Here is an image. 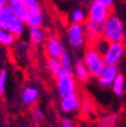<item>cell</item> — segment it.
Wrapping results in <instances>:
<instances>
[{
	"mask_svg": "<svg viewBox=\"0 0 126 127\" xmlns=\"http://www.w3.org/2000/svg\"><path fill=\"white\" fill-rule=\"evenodd\" d=\"M93 1L103 4L104 6L108 7V8H111L113 6V3H114V0H93Z\"/></svg>",
	"mask_w": 126,
	"mask_h": 127,
	"instance_id": "obj_29",
	"label": "cell"
},
{
	"mask_svg": "<svg viewBox=\"0 0 126 127\" xmlns=\"http://www.w3.org/2000/svg\"><path fill=\"white\" fill-rule=\"evenodd\" d=\"M118 121V116L115 113H107L98 118V127H114Z\"/></svg>",
	"mask_w": 126,
	"mask_h": 127,
	"instance_id": "obj_17",
	"label": "cell"
},
{
	"mask_svg": "<svg viewBox=\"0 0 126 127\" xmlns=\"http://www.w3.org/2000/svg\"><path fill=\"white\" fill-rule=\"evenodd\" d=\"M85 26V32L86 38L89 45L95 42L98 38L102 37V31H103V23H97L91 20H86L84 22Z\"/></svg>",
	"mask_w": 126,
	"mask_h": 127,
	"instance_id": "obj_9",
	"label": "cell"
},
{
	"mask_svg": "<svg viewBox=\"0 0 126 127\" xmlns=\"http://www.w3.org/2000/svg\"><path fill=\"white\" fill-rule=\"evenodd\" d=\"M111 87H112L113 92L116 95H121L123 93V90H124V78H123L122 75L119 74L116 77V79L114 80V82L112 83Z\"/></svg>",
	"mask_w": 126,
	"mask_h": 127,
	"instance_id": "obj_24",
	"label": "cell"
},
{
	"mask_svg": "<svg viewBox=\"0 0 126 127\" xmlns=\"http://www.w3.org/2000/svg\"><path fill=\"white\" fill-rule=\"evenodd\" d=\"M0 27L17 38L23 34L25 24L15 16L10 5L6 4L0 7Z\"/></svg>",
	"mask_w": 126,
	"mask_h": 127,
	"instance_id": "obj_1",
	"label": "cell"
},
{
	"mask_svg": "<svg viewBox=\"0 0 126 127\" xmlns=\"http://www.w3.org/2000/svg\"><path fill=\"white\" fill-rule=\"evenodd\" d=\"M28 39L29 43L33 46H37L42 44L45 39V32L42 27H31L28 29Z\"/></svg>",
	"mask_w": 126,
	"mask_h": 127,
	"instance_id": "obj_13",
	"label": "cell"
},
{
	"mask_svg": "<svg viewBox=\"0 0 126 127\" xmlns=\"http://www.w3.org/2000/svg\"><path fill=\"white\" fill-rule=\"evenodd\" d=\"M67 37L69 44L74 50H82L87 43L84 23H73L68 26Z\"/></svg>",
	"mask_w": 126,
	"mask_h": 127,
	"instance_id": "obj_5",
	"label": "cell"
},
{
	"mask_svg": "<svg viewBox=\"0 0 126 127\" xmlns=\"http://www.w3.org/2000/svg\"><path fill=\"white\" fill-rule=\"evenodd\" d=\"M61 1H66V0H61Z\"/></svg>",
	"mask_w": 126,
	"mask_h": 127,
	"instance_id": "obj_33",
	"label": "cell"
},
{
	"mask_svg": "<svg viewBox=\"0 0 126 127\" xmlns=\"http://www.w3.org/2000/svg\"><path fill=\"white\" fill-rule=\"evenodd\" d=\"M80 110H81L82 115L84 117H86V118H92L94 115H95V108H94V104L88 98H85V99L82 100Z\"/></svg>",
	"mask_w": 126,
	"mask_h": 127,
	"instance_id": "obj_18",
	"label": "cell"
},
{
	"mask_svg": "<svg viewBox=\"0 0 126 127\" xmlns=\"http://www.w3.org/2000/svg\"><path fill=\"white\" fill-rule=\"evenodd\" d=\"M57 88L58 92L61 98H64L70 95L76 94L78 85L77 81L74 77L73 71H68V70H63L57 77Z\"/></svg>",
	"mask_w": 126,
	"mask_h": 127,
	"instance_id": "obj_4",
	"label": "cell"
},
{
	"mask_svg": "<svg viewBox=\"0 0 126 127\" xmlns=\"http://www.w3.org/2000/svg\"><path fill=\"white\" fill-rule=\"evenodd\" d=\"M109 43H110V42H108L106 39H104L103 37H100V38H98L94 43H92L91 46H92L95 51H97L100 55L104 56V55L106 54L107 50H108Z\"/></svg>",
	"mask_w": 126,
	"mask_h": 127,
	"instance_id": "obj_22",
	"label": "cell"
},
{
	"mask_svg": "<svg viewBox=\"0 0 126 127\" xmlns=\"http://www.w3.org/2000/svg\"><path fill=\"white\" fill-rule=\"evenodd\" d=\"M126 53V44L124 41L109 43L108 50L103 56L106 65H117Z\"/></svg>",
	"mask_w": 126,
	"mask_h": 127,
	"instance_id": "obj_6",
	"label": "cell"
},
{
	"mask_svg": "<svg viewBox=\"0 0 126 127\" xmlns=\"http://www.w3.org/2000/svg\"><path fill=\"white\" fill-rule=\"evenodd\" d=\"M59 61L61 63V66L63 70H68V71H73V60L71 57V54L69 53L68 50H65L59 58Z\"/></svg>",
	"mask_w": 126,
	"mask_h": 127,
	"instance_id": "obj_19",
	"label": "cell"
},
{
	"mask_svg": "<svg viewBox=\"0 0 126 127\" xmlns=\"http://www.w3.org/2000/svg\"><path fill=\"white\" fill-rule=\"evenodd\" d=\"M62 127H77L76 126V123L69 117H64L62 118Z\"/></svg>",
	"mask_w": 126,
	"mask_h": 127,
	"instance_id": "obj_28",
	"label": "cell"
},
{
	"mask_svg": "<svg viewBox=\"0 0 126 127\" xmlns=\"http://www.w3.org/2000/svg\"><path fill=\"white\" fill-rule=\"evenodd\" d=\"M43 13L41 9L39 10H34V11H29L27 16L25 18L24 24L28 26V28L31 27H41L43 23Z\"/></svg>",
	"mask_w": 126,
	"mask_h": 127,
	"instance_id": "obj_14",
	"label": "cell"
},
{
	"mask_svg": "<svg viewBox=\"0 0 126 127\" xmlns=\"http://www.w3.org/2000/svg\"><path fill=\"white\" fill-rule=\"evenodd\" d=\"M16 0H7V3L8 4H11V3H13V2H15Z\"/></svg>",
	"mask_w": 126,
	"mask_h": 127,
	"instance_id": "obj_31",
	"label": "cell"
},
{
	"mask_svg": "<svg viewBox=\"0 0 126 127\" xmlns=\"http://www.w3.org/2000/svg\"><path fill=\"white\" fill-rule=\"evenodd\" d=\"M2 93H3V92L1 91V89H0V96H1V95H2Z\"/></svg>",
	"mask_w": 126,
	"mask_h": 127,
	"instance_id": "obj_32",
	"label": "cell"
},
{
	"mask_svg": "<svg viewBox=\"0 0 126 127\" xmlns=\"http://www.w3.org/2000/svg\"><path fill=\"white\" fill-rule=\"evenodd\" d=\"M44 50L49 58L59 59L66 49L64 46V43H63V40L58 35L54 34L46 37Z\"/></svg>",
	"mask_w": 126,
	"mask_h": 127,
	"instance_id": "obj_8",
	"label": "cell"
},
{
	"mask_svg": "<svg viewBox=\"0 0 126 127\" xmlns=\"http://www.w3.org/2000/svg\"><path fill=\"white\" fill-rule=\"evenodd\" d=\"M119 75L118 68L116 65H106L102 74L98 78V82L101 87L107 88L109 86H111L116 77Z\"/></svg>",
	"mask_w": 126,
	"mask_h": 127,
	"instance_id": "obj_11",
	"label": "cell"
},
{
	"mask_svg": "<svg viewBox=\"0 0 126 127\" xmlns=\"http://www.w3.org/2000/svg\"><path fill=\"white\" fill-rule=\"evenodd\" d=\"M102 37L108 42H118L124 41L125 38V28L119 17L114 14H110V16L103 23Z\"/></svg>",
	"mask_w": 126,
	"mask_h": 127,
	"instance_id": "obj_2",
	"label": "cell"
},
{
	"mask_svg": "<svg viewBox=\"0 0 126 127\" xmlns=\"http://www.w3.org/2000/svg\"><path fill=\"white\" fill-rule=\"evenodd\" d=\"M15 40H16V37L14 35L0 27V44L10 46L15 42Z\"/></svg>",
	"mask_w": 126,
	"mask_h": 127,
	"instance_id": "obj_21",
	"label": "cell"
},
{
	"mask_svg": "<svg viewBox=\"0 0 126 127\" xmlns=\"http://www.w3.org/2000/svg\"><path fill=\"white\" fill-rule=\"evenodd\" d=\"M31 115H32V118L36 123H41L44 120V115L42 113V111L38 108L32 109V111H31Z\"/></svg>",
	"mask_w": 126,
	"mask_h": 127,
	"instance_id": "obj_26",
	"label": "cell"
},
{
	"mask_svg": "<svg viewBox=\"0 0 126 127\" xmlns=\"http://www.w3.org/2000/svg\"><path fill=\"white\" fill-rule=\"evenodd\" d=\"M81 98L76 93L70 96L61 98V109L65 113H75L81 108Z\"/></svg>",
	"mask_w": 126,
	"mask_h": 127,
	"instance_id": "obj_10",
	"label": "cell"
},
{
	"mask_svg": "<svg viewBox=\"0 0 126 127\" xmlns=\"http://www.w3.org/2000/svg\"><path fill=\"white\" fill-rule=\"evenodd\" d=\"M6 82H7V72L6 70H2L0 71V89H1L2 92L5 91Z\"/></svg>",
	"mask_w": 126,
	"mask_h": 127,
	"instance_id": "obj_27",
	"label": "cell"
},
{
	"mask_svg": "<svg viewBox=\"0 0 126 127\" xmlns=\"http://www.w3.org/2000/svg\"><path fill=\"white\" fill-rule=\"evenodd\" d=\"M46 66H48L49 71L51 72V74L54 77H57L63 71V68L61 66V63H60L59 59L49 58L48 61H46Z\"/></svg>",
	"mask_w": 126,
	"mask_h": 127,
	"instance_id": "obj_20",
	"label": "cell"
},
{
	"mask_svg": "<svg viewBox=\"0 0 126 127\" xmlns=\"http://www.w3.org/2000/svg\"><path fill=\"white\" fill-rule=\"evenodd\" d=\"M83 62L89 71L90 76L95 79H98L100 77L106 66L104 57L94 50L91 45L87 47L84 53Z\"/></svg>",
	"mask_w": 126,
	"mask_h": 127,
	"instance_id": "obj_3",
	"label": "cell"
},
{
	"mask_svg": "<svg viewBox=\"0 0 126 127\" xmlns=\"http://www.w3.org/2000/svg\"><path fill=\"white\" fill-rule=\"evenodd\" d=\"M39 97V90L35 87H26L23 89L21 93V100L25 105H32L34 104Z\"/></svg>",
	"mask_w": 126,
	"mask_h": 127,
	"instance_id": "obj_15",
	"label": "cell"
},
{
	"mask_svg": "<svg viewBox=\"0 0 126 127\" xmlns=\"http://www.w3.org/2000/svg\"><path fill=\"white\" fill-rule=\"evenodd\" d=\"M6 4H8L7 3V0H0V7H2L4 5H6Z\"/></svg>",
	"mask_w": 126,
	"mask_h": 127,
	"instance_id": "obj_30",
	"label": "cell"
},
{
	"mask_svg": "<svg viewBox=\"0 0 126 127\" xmlns=\"http://www.w3.org/2000/svg\"><path fill=\"white\" fill-rule=\"evenodd\" d=\"M9 5L11 7L12 12L15 14V16H16L19 20H21L22 22H24L27 14L29 12V9L27 8V6L21 1V0H16L15 2H13Z\"/></svg>",
	"mask_w": 126,
	"mask_h": 127,
	"instance_id": "obj_16",
	"label": "cell"
},
{
	"mask_svg": "<svg viewBox=\"0 0 126 127\" xmlns=\"http://www.w3.org/2000/svg\"><path fill=\"white\" fill-rule=\"evenodd\" d=\"M73 74L76 79V81L80 82V83H87L90 80V74L89 71L84 64L83 60H78L73 66Z\"/></svg>",
	"mask_w": 126,
	"mask_h": 127,
	"instance_id": "obj_12",
	"label": "cell"
},
{
	"mask_svg": "<svg viewBox=\"0 0 126 127\" xmlns=\"http://www.w3.org/2000/svg\"><path fill=\"white\" fill-rule=\"evenodd\" d=\"M110 14H111V8H108L98 2L92 1L89 6L87 19L97 23H104L105 20L110 16Z\"/></svg>",
	"mask_w": 126,
	"mask_h": 127,
	"instance_id": "obj_7",
	"label": "cell"
},
{
	"mask_svg": "<svg viewBox=\"0 0 126 127\" xmlns=\"http://www.w3.org/2000/svg\"><path fill=\"white\" fill-rule=\"evenodd\" d=\"M71 20L73 23H84L87 20V16L83 9L77 8L71 13Z\"/></svg>",
	"mask_w": 126,
	"mask_h": 127,
	"instance_id": "obj_23",
	"label": "cell"
},
{
	"mask_svg": "<svg viewBox=\"0 0 126 127\" xmlns=\"http://www.w3.org/2000/svg\"><path fill=\"white\" fill-rule=\"evenodd\" d=\"M21 1L27 6L29 11H34L40 9V2L38 0H21Z\"/></svg>",
	"mask_w": 126,
	"mask_h": 127,
	"instance_id": "obj_25",
	"label": "cell"
}]
</instances>
